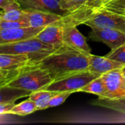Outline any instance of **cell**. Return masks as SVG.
I'll use <instances>...</instances> for the list:
<instances>
[{
    "instance_id": "obj_26",
    "label": "cell",
    "mask_w": 125,
    "mask_h": 125,
    "mask_svg": "<svg viewBox=\"0 0 125 125\" xmlns=\"http://www.w3.org/2000/svg\"><path fill=\"white\" fill-rule=\"evenodd\" d=\"M15 105V103H12V102L0 103V114L1 115L9 114V112Z\"/></svg>"
},
{
    "instance_id": "obj_16",
    "label": "cell",
    "mask_w": 125,
    "mask_h": 125,
    "mask_svg": "<svg viewBox=\"0 0 125 125\" xmlns=\"http://www.w3.org/2000/svg\"><path fill=\"white\" fill-rule=\"evenodd\" d=\"M0 92H1V99H0V103H7V102H12L15 103L18 99L24 97H29L30 94L31 93L29 91L14 88L8 86H5L3 87H0Z\"/></svg>"
},
{
    "instance_id": "obj_3",
    "label": "cell",
    "mask_w": 125,
    "mask_h": 125,
    "mask_svg": "<svg viewBox=\"0 0 125 125\" xmlns=\"http://www.w3.org/2000/svg\"><path fill=\"white\" fill-rule=\"evenodd\" d=\"M53 81L46 70L37 65H31L7 86L32 92L43 89Z\"/></svg>"
},
{
    "instance_id": "obj_9",
    "label": "cell",
    "mask_w": 125,
    "mask_h": 125,
    "mask_svg": "<svg viewBox=\"0 0 125 125\" xmlns=\"http://www.w3.org/2000/svg\"><path fill=\"white\" fill-rule=\"evenodd\" d=\"M45 26H26L14 29H0V45L16 42L35 37Z\"/></svg>"
},
{
    "instance_id": "obj_20",
    "label": "cell",
    "mask_w": 125,
    "mask_h": 125,
    "mask_svg": "<svg viewBox=\"0 0 125 125\" xmlns=\"http://www.w3.org/2000/svg\"><path fill=\"white\" fill-rule=\"evenodd\" d=\"M24 16V10L22 8L13 9L0 12V21H22Z\"/></svg>"
},
{
    "instance_id": "obj_24",
    "label": "cell",
    "mask_w": 125,
    "mask_h": 125,
    "mask_svg": "<svg viewBox=\"0 0 125 125\" xmlns=\"http://www.w3.org/2000/svg\"><path fill=\"white\" fill-rule=\"evenodd\" d=\"M26 26H29V25L23 20L17 21H0V29H14L26 27Z\"/></svg>"
},
{
    "instance_id": "obj_8",
    "label": "cell",
    "mask_w": 125,
    "mask_h": 125,
    "mask_svg": "<svg viewBox=\"0 0 125 125\" xmlns=\"http://www.w3.org/2000/svg\"><path fill=\"white\" fill-rule=\"evenodd\" d=\"M62 40L64 45L78 52L87 56L92 53V48L86 42L85 37L78 31L75 26L63 28Z\"/></svg>"
},
{
    "instance_id": "obj_22",
    "label": "cell",
    "mask_w": 125,
    "mask_h": 125,
    "mask_svg": "<svg viewBox=\"0 0 125 125\" xmlns=\"http://www.w3.org/2000/svg\"><path fill=\"white\" fill-rule=\"evenodd\" d=\"M72 94L73 92H57L56 94L53 95L51 99L48 108H53L62 105Z\"/></svg>"
},
{
    "instance_id": "obj_25",
    "label": "cell",
    "mask_w": 125,
    "mask_h": 125,
    "mask_svg": "<svg viewBox=\"0 0 125 125\" xmlns=\"http://www.w3.org/2000/svg\"><path fill=\"white\" fill-rule=\"evenodd\" d=\"M114 0H88L86 6L93 7L95 9H100L101 7H104L106 4Z\"/></svg>"
},
{
    "instance_id": "obj_31",
    "label": "cell",
    "mask_w": 125,
    "mask_h": 125,
    "mask_svg": "<svg viewBox=\"0 0 125 125\" xmlns=\"http://www.w3.org/2000/svg\"><path fill=\"white\" fill-rule=\"evenodd\" d=\"M123 74H124V78H125V72H123Z\"/></svg>"
},
{
    "instance_id": "obj_21",
    "label": "cell",
    "mask_w": 125,
    "mask_h": 125,
    "mask_svg": "<svg viewBox=\"0 0 125 125\" xmlns=\"http://www.w3.org/2000/svg\"><path fill=\"white\" fill-rule=\"evenodd\" d=\"M88 0H60L61 7L69 13L73 12L86 6Z\"/></svg>"
},
{
    "instance_id": "obj_29",
    "label": "cell",
    "mask_w": 125,
    "mask_h": 125,
    "mask_svg": "<svg viewBox=\"0 0 125 125\" xmlns=\"http://www.w3.org/2000/svg\"><path fill=\"white\" fill-rule=\"evenodd\" d=\"M15 1H18V0H0V8L9 3L15 2Z\"/></svg>"
},
{
    "instance_id": "obj_14",
    "label": "cell",
    "mask_w": 125,
    "mask_h": 125,
    "mask_svg": "<svg viewBox=\"0 0 125 125\" xmlns=\"http://www.w3.org/2000/svg\"><path fill=\"white\" fill-rule=\"evenodd\" d=\"M31 63L26 55L16 53H0V70L23 69Z\"/></svg>"
},
{
    "instance_id": "obj_23",
    "label": "cell",
    "mask_w": 125,
    "mask_h": 125,
    "mask_svg": "<svg viewBox=\"0 0 125 125\" xmlns=\"http://www.w3.org/2000/svg\"><path fill=\"white\" fill-rule=\"evenodd\" d=\"M105 56L108 59L117 61L125 64V44L117 48L116 49L111 50Z\"/></svg>"
},
{
    "instance_id": "obj_4",
    "label": "cell",
    "mask_w": 125,
    "mask_h": 125,
    "mask_svg": "<svg viewBox=\"0 0 125 125\" xmlns=\"http://www.w3.org/2000/svg\"><path fill=\"white\" fill-rule=\"evenodd\" d=\"M102 75L93 73L88 70L79 72L64 78L53 81L43 89L54 92H71L73 93L81 92V89L94 79Z\"/></svg>"
},
{
    "instance_id": "obj_7",
    "label": "cell",
    "mask_w": 125,
    "mask_h": 125,
    "mask_svg": "<svg viewBox=\"0 0 125 125\" xmlns=\"http://www.w3.org/2000/svg\"><path fill=\"white\" fill-rule=\"evenodd\" d=\"M105 85L108 98L118 99L125 97V80L122 69H116L101 75Z\"/></svg>"
},
{
    "instance_id": "obj_30",
    "label": "cell",
    "mask_w": 125,
    "mask_h": 125,
    "mask_svg": "<svg viewBox=\"0 0 125 125\" xmlns=\"http://www.w3.org/2000/svg\"><path fill=\"white\" fill-rule=\"evenodd\" d=\"M122 71H123V72H125V66L122 68Z\"/></svg>"
},
{
    "instance_id": "obj_27",
    "label": "cell",
    "mask_w": 125,
    "mask_h": 125,
    "mask_svg": "<svg viewBox=\"0 0 125 125\" xmlns=\"http://www.w3.org/2000/svg\"><path fill=\"white\" fill-rule=\"evenodd\" d=\"M125 6V0H114L108 4H106L104 8L106 9H111V8H119Z\"/></svg>"
},
{
    "instance_id": "obj_2",
    "label": "cell",
    "mask_w": 125,
    "mask_h": 125,
    "mask_svg": "<svg viewBox=\"0 0 125 125\" xmlns=\"http://www.w3.org/2000/svg\"><path fill=\"white\" fill-rule=\"evenodd\" d=\"M57 49L59 48L41 41L36 37L16 42L0 45V53L26 55L35 65Z\"/></svg>"
},
{
    "instance_id": "obj_19",
    "label": "cell",
    "mask_w": 125,
    "mask_h": 125,
    "mask_svg": "<svg viewBox=\"0 0 125 125\" xmlns=\"http://www.w3.org/2000/svg\"><path fill=\"white\" fill-rule=\"evenodd\" d=\"M36 111H37V109L35 103L29 98L28 100L15 105L9 112V114L25 116L35 112Z\"/></svg>"
},
{
    "instance_id": "obj_5",
    "label": "cell",
    "mask_w": 125,
    "mask_h": 125,
    "mask_svg": "<svg viewBox=\"0 0 125 125\" xmlns=\"http://www.w3.org/2000/svg\"><path fill=\"white\" fill-rule=\"evenodd\" d=\"M83 24L89 27L111 29L125 33V16L101 7Z\"/></svg>"
},
{
    "instance_id": "obj_1",
    "label": "cell",
    "mask_w": 125,
    "mask_h": 125,
    "mask_svg": "<svg viewBox=\"0 0 125 125\" xmlns=\"http://www.w3.org/2000/svg\"><path fill=\"white\" fill-rule=\"evenodd\" d=\"M37 66L46 70L55 81L87 70L89 60L87 55L64 45L39 62Z\"/></svg>"
},
{
    "instance_id": "obj_13",
    "label": "cell",
    "mask_w": 125,
    "mask_h": 125,
    "mask_svg": "<svg viewBox=\"0 0 125 125\" xmlns=\"http://www.w3.org/2000/svg\"><path fill=\"white\" fill-rule=\"evenodd\" d=\"M63 27L54 23L47 26L42 29L36 37L41 41L51 45L56 48H59L64 45L62 40Z\"/></svg>"
},
{
    "instance_id": "obj_12",
    "label": "cell",
    "mask_w": 125,
    "mask_h": 125,
    "mask_svg": "<svg viewBox=\"0 0 125 125\" xmlns=\"http://www.w3.org/2000/svg\"><path fill=\"white\" fill-rule=\"evenodd\" d=\"M87 56L89 60L87 70L93 73L103 75L116 69H122L125 66L124 64L108 59L106 56H99L92 53Z\"/></svg>"
},
{
    "instance_id": "obj_6",
    "label": "cell",
    "mask_w": 125,
    "mask_h": 125,
    "mask_svg": "<svg viewBox=\"0 0 125 125\" xmlns=\"http://www.w3.org/2000/svg\"><path fill=\"white\" fill-rule=\"evenodd\" d=\"M91 31L89 38L93 41L103 42L107 45L111 50L125 44V33L111 29H103L97 27H90Z\"/></svg>"
},
{
    "instance_id": "obj_10",
    "label": "cell",
    "mask_w": 125,
    "mask_h": 125,
    "mask_svg": "<svg viewBox=\"0 0 125 125\" xmlns=\"http://www.w3.org/2000/svg\"><path fill=\"white\" fill-rule=\"evenodd\" d=\"M24 16L23 21H26L29 26L32 27H43L56 23L59 21L63 16L50 12L40 10H23Z\"/></svg>"
},
{
    "instance_id": "obj_17",
    "label": "cell",
    "mask_w": 125,
    "mask_h": 125,
    "mask_svg": "<svg viewBox=\"0 0 125 125\" xmlns=\"http://www.w3.org/2000/svg\"><path fill=\"white\" fill-rule=\"evenodd\" d=\"M91 104L125 114V97L118 99L98 98L97 100L92 102Z\"/></svg>"
},
{
    "instance_id": "obj_28",
    "label": "cell",
    "mask_w": 125,
    "mask_h": 125,
    "mask_svg": "<svg viewBox=\"0 0 125 125\" xmlns=\"http://www.w3.org/2000/svg\"><path fill=\"white\" fill-rule=\"evenodd\" d=\"M105 9H106V8H105ZM106 10L114 12H116V13L121 14V15L125 16V6L122 7H119V8H111V9H106Z\"/></svg>"
},
{
    "instance_id": "obj_18",
    "label": "cell",
    "mask_w": 125,
    "mask_h": 125,
    "mask_svg": "<svg viewBox=\"0 0 125 125\" xmlns=\"http://www.w3.org/2000/svg\"><path fill=\"white\" fill-rule=\"evenodd\" d=\"M81 92L94 94L98 96L99 98H108L107 89L101 76L89 82L81 89Z\"/></svg>"
},
{
    "instance_id": "obj_15",
    "label": "cell",
    "mask_w": 125,
    "mask_h": 125,
    "mask_svg": "<svg viewBox=\"0 0 125 125\" xmlns=\"http://www.w3.org/2000/svg\"><path fill=\"white\" fill-rule=\"evenodd\" d=\"M56 92H57L46 89L37 90L32 92L29 96V98L35 103L37 111L44 110L48 108L50 100L52 97L56 94Z\"/></svg>"
},
{
    "instance_id": "obj_11",
    "label": "cell",
    "mask_w": 125,
    "mask_h": 125,
    "mask_svg": "<svg viewBox=\"0 0 125 125\" xmlns=\"http://www.w3.org/2000/svg\"><path fill=\"white\" fill-rule=\"evenodd\" d=\"M23 10L50 12L64 16L69 14L61 7L60 0H18Z\"/></svg>"
}]
</instances>
